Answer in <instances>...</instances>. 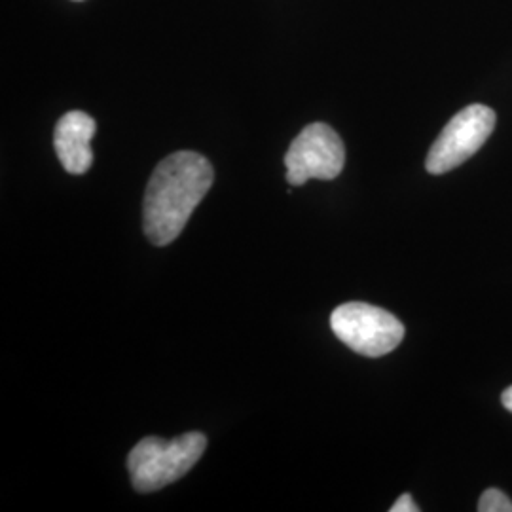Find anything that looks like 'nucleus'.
<instances>
[{
	"instance_id": "nucleus-9",
	"label": "nucleus",
	"mask_w": 512,
	"mask_h": 512,
	"mask_svg": "<svg viewBox=\"0 0 512 512\" xmlns=\"http://www.w3.org/2000/svg\"><path fill=\"white\" fill-rule=\"evenodd\" d=\"M501 401H503V406H505V408H507V410L512 414V385L509 389H505V393H503Z\"/></svg>"
},
{
	"instance_id": "nucleus-1",
	"label": "nucleus",
	"mask_w": 512,
	"mask_h": 512,
	"mask_svg": "<svg viewBox=\"0 0 512 512\" xmlns=\"http://www.w3.org/2000/svg\"><path fill=\"white\" fill-rule=\"evenodd\" d=\"M213 181V165L198 152L181 150L162 160L148 181L143 202L147 238L158 247L179 238Z\"/></svg>"
},
{
	"instance_id": "nucleus-5",
	"label": "nucleus",
	"mask_w": 512,
	"mask_h": 512,
	"mask_svg": "<svg viewBox=\"0 0 512 512\" xmlns=\"http://www.w3.org/2000/svg\"><path fill=\"white\" fill-rule=\"evenodd\" d=\"M346 164V148L340 135L327 124H310L302 129L285 156L287 183L302 186L311 179L332 181Z\"/></svg>"
},
{
	"instance_id": "nucleus-10",
	"label": "nucleus",
	"mask_w": 512,
	"mask_h": 512,
	"mask_svg": "<svg viewBox=\"0 0 512 512\" xmlns=\"http://www.w3.org/2000/svg\"><path fill=\"white\" fill-rule=\"evenodd\" d=\"M76 2H78V0H76Z\"/></svg>"
},
{
	"instance_id": "nucleus-4",
	"label": "nucleus",
	"mask_w": 512,
	"mask_h": 512,
	"mask_svg": "<svg viewBox=\"0 0 512 512\" xmlns=\"http://www.w3.org/2000/svg\"><path fill=\"white\" fill-rule=\"evenodd\" d=\"M495 112L486 105H469L446 124L427 154L425 167L442 175L475 156L495 129Z\"/></svg>"
},
{
	"instance_id": "nucleus-2",
	"label": "nucleus",
	"mask_w": 512,
	"mask_h": 512,
	"mask_svg": "<svg viewBox=\"0 0 512 512\" xmlns=\"http://www.w3.org/2000/svg\"><path fill=\"white\" fill-rule=\"evenodd\" d=\"M207 439L192 431L177 439L147 437L128 456V469L133 488L141 494L162 490L183 478L203 456Z\"/></svg>"
},
{
	"instance_id": "nucleus-7",
	"label": "nucleus",
	"mask_w": 512,
	"mask_h": 512,
	"mask_svg": "<svg viewBox=\"0 0 512 512\" xmlns=\"http://www.w3.org/2000/svg\"><path fill=\"white\" fill-rule=\"evenodd\" d=\"M478 511L480 512H512V501L503 494L501 490L490 488L486 490L480 501H478Z\"/></svg>"
},
{
	"instance_id": "nucleus-8",
	"label": "nucleus",
	"mask_w": 512,
	"mask_h": 512,
	"mask_svg": "<svg viewBox=\"0 0 512 512\" xmlns=\"http://www.w3.org/2000/svg\"><path fill=\"white\" fill-rule=\"evenodd\" d=\"M391 512H418L420 511V507L414 503V499H412V495L403 494L397 501H395V505L389 509Z\"/></svg>"
},
{
	"instance_id": "nucleus-6",
	"label": "nucleus",
	"mask_w": 512,
	"mask_h": 512,
	"mask_svg": "<svg viewBox=\"0 0 512 512\" xmlns=\"http://www.w3.org/2000/svg\"><path fill=\"white\" fill-rule=\"evenodd\" d=\"M97 124L90 114L71 110L57 122L54 147L65 171L84 175L93 164L92 139Z\"/></svg>"
},
{
	"instance_id": "nucleus-3",
	"label": "nucleus",
	"mask_w": 512,
	"mask_h": 512,
	"mask_svg": "<svg viewBox=\"0 0 512 512\" xmlns=\"http://www.w3.org/2000/svg\"><path fill=\"white\" fill-rule=\"evenodd\" d=\"M330 327L340 342L365 357H382L404 338V325L389 311L365 302H348L330 315Z\"/></svg>"
}]
</instances>
